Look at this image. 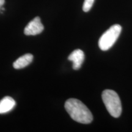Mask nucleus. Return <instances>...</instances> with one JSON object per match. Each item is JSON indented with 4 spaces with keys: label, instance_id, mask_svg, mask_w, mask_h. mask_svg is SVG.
Returning a JSON list of instances; mask_svg holds the SVG:
<instances>
[{
    "label": "nucleus",
    "instance_id": "nucleus-2",
    "mask_svg": "<svg viewBox=\"0 0 132 132\" xmlns=\"http://www.w3.org/2000/svg\"><path fill=\"white\" fill-rule=\"evenodd\" d=\"M102 98L110 115L119 118L122 113V105L118 94L113 90L106 89L102 92Z\"/></svg>",
    "mask_w": 132,
    "mask_h": 132
},
{
    "label": "nucleus",
    "instance_id": "nucleus-5",
    "mask_svg": "<svg viewBox=\"0 0 132 132\" xmlns=\"http://www.w3.org/2000/svg\"><path fill=\"white\" fill-rule=\"evenodd\" d=\"M68 59L73 62V69L74 70H78L81 68L85 60V54L81 50L77 49L69 56Z\"/></svg>",
    "mask_w": 132,
    "mask_h": 132
},
{
    "label": "nucleus",
    "instance_id": "nucleus-9",
    "mask_svg": "<svg viewBox=\"0 0 132 132\" xmlns=\"http://www.w3.org/2000/svg\"><path fill=\"white\" fill-rule=\"evenodd\" d=\"M5 1L4 0H0V10L2 8V6L4 5Z\"/></svg>",
    "mask_w": 132,
    "mask_h": 132
},
{
    "label": "nucleus",
    "instance_id": "nucleus-4",
    "mask_svg": "<svg viewBox=\"0 0 132 132\" xmlns=\"http://www.w3.org/2000/svg\"><path fill=\"white\" fill-rule=\"evenodd\" d=\"M44 29L40 17L36 16L27 24L24 29V33L26 36H36L40 34Z\"/></svg>",
    "mask_w": 132,
    "mask_h": 132
},
{
    "label": "nucleus",
    "instance_id": "nucleus-3",
    "mask_svg": "<svg viewBox=\"0 0 132 132\" xmlns=\"http://www.w3.org/2000/svg\"><path fill=\"white\" fill-rule=\"evenodd\" d=\"M121 31L122 27L119 24H116L111 26L99 39V48L102 51H107L111 48L118 40Z\"/></svg>",
    "mask_w": 132,
    "mask_h": 132
},
{
    "label": "nucleus",
    "instance_id": "nucleus-8",
    "mask_svg": "<svg viewBox=\"0 0 132 132\" xmlns=\"http://www.w3.org/2000/svg\"><path fill=\"white\" fill-rule=\"evenodd\" d=\"M94 3V0H85L83 5H82V10L84 12H89L93 6Z\"/></svg>",
    "mask_w": 132,
    "mask_h": 132
},
{
    "label": "nucleus",
    "instance_id": "nucleus-1",
    "mask_svg": "<svg viewBox=\"0 0 132 132\" xmlns=\"http://www.w3.org/2000/svg\"><path fill=\"white\" fill-rule=\"evenodd\" d=\"M65 108L71 118L76 122L88 124L93 120L91 112L85 104L78 99H68L65 103Z\"/></svg>",
    "mask_w": 132,
    "mask_h": 132
},
{
    "label": "nucleus",
    "instance_id": "nucleus-7",
    "mask_svg": "<svg viewBox=\"0 0 132 132\" xmlns=\"http://www.w3.org/2000/svg\"><path fill=\"white\" fill-rule=\"evenodd\" d=\"M33 55L30 53H27L21 56L14 62L13 66L15 69H20L26 67L32 62Z\"/></svg>",
    "mask_w": 132,
    "mask_h": 132
},
{
    "label": "nucleus",
    "instance_id": "nucleus-6",
    "mask_svg": "<svg viewBox=\"0 0 132 132\" xmlns=\"http://www.w3.org/2000/svg\"><path fill=\"white\" fill-rule=\"evenodd\" d=\"M16 102L11 97L6 96L0 101V114H5L11 111L15 106Z\"/></svg>",
    "mask_w": 132,
    "mask_h": 132
}]
</instances>
